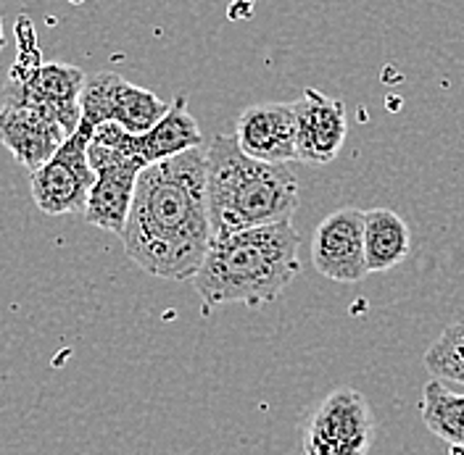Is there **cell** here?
I'll return each mask as SVG.
<instances>
[{
  "mask_svg": "<svg viewBox=\"0 0 464 455\" xmlns=\"http://www.w3.org/2000/svg\"><path fill=\"white\" fill-rule=\"evenodd\" d=\"M16 40H19V58L8 71V80L0 90L3 103L32 109L37 114L51 116L72 135L80 121V95L85 87V71L72 63H43L34 48V29L29 19L16 22Z\"/></svg>",
  "mask_w": 464,
  "mask_h": 455,
  "instance_id": "4",
  "label": "cell"
},
{
  "mask_svg": "<svg viewBox=\"0 0 464 455\" xmlns=\"http://www.w3.org/2000/svg\"><path fill=\"white\" fill-rule=\"evenodd\" d=\"M372 440V408L351 387L333 390L301 429L304 455H370Z\"/></svg>",
  "mask_w": 464,
  "mask_h": 455,
  "instance_id": "6",
  "label": "cell"
},
{
  "mask_svg": "<svg viewBox=\"0 0 464 455\" xmlns=\"http://www.w3.org/2000/svg\"><path fill=\"white\" fill-rule=\"evenodd\" d=\"M167 109L169 103H164L156 92L135 82H127L116 71L87 74L82 95H80V111L85 121H90L92 127L119 124L130 135L148 132L167 114Z\"/></svg>",
  "mask_w": 464,
  "mask_h": 455,
  "instance_id": "8",
  "label": "cell"
},
{
  "mask_svg": "<svg viewBox=\"0 0 464 455\" xmlns=\"http://www.w3.org/2000/svg\"><path fill=\"white\" fill-rule=\"evenodd\" d=\"M449 455H464V448H457V445H451V450Z\"/></svg>",
  "mask_w": 464,
  "mask_h": 455,
  "instance_id": "17",
  "label": "cell"
},
{
  "mask_svg": "<svg viewBox=\"0 0 464 455\" xmlns=\"http://www.w3.org/2000/svg\"><path fill=\"white\" fill-rule=\"evenodd\" d=\"M3 40H5V37H3V19H0V51H3Z\"/></svg>",
  "mask_w": 464,
  "mask_h": 455,
  "instance_id": "18",
  "label": "cell"
},
{
  "mask_svg": "<svg viewBox=\"0 0 464 455\" xmlns=\"http://www.w3.org/2000/svg\"><path fill=\"white\" fill-rule=\"evenodd\" d=\"M290 106L295 116V161L309 166L333 164L343 150L348 135L343 100L306 87Z\"/></svg>",
  "mask_w": 464,
  "mask_h": 455,
  "instance_id": "9",
  "label": "cell"
},
{
  "mask_svg": "<svg viewBox=\"0 0 464 455\" xmlns=\"http://www.w3.org/2000/svg\"><path fill=\"white\" fill-rule=\"evenodd\" d=\"M87 161L95 171L92 190L87 195V224L119 234L135 195L138 176L145 169L132 135L119 124H101L87 145Z\"/></svg>",
  "mask_w": 464,
  "mask_h": 455,
  "instance_id": "5",
  "label": "cell"
},
{
  "mask_svg": "<svg viewBox=\"0 0 464 455\" xmlns=\"http://www.w3.org/2000/svg\"><path fill=\"white\" fill-rule=\"evenodd\" d=\"M92 132L95 127L82 118L56 153L40 169L32 171V198L43 213H85L87 195L95 182V171L87 161V145L92 140Z\"/></svg>",
  "mask_w": 464,
  "mask_h": 455,
  "instance_id": "7",
  "label": "cell"
},
{
  "mask_svg": "<svg viewBox=\"0 0 464 455\" xmlns=\"http://www.w3.org/2000/svg\"><path fill=\"white\" fill-rule=\"evenodd\" d=\"M298 245L301 237L290 222L211 237L190 282L206 308L269 306L301 274Z\"/></svg>",
  "mask_w": 464,
  "mask_h": 455,
  "instance_id": "2",
  "label": "cell"
},
{
  "mask_svg": "<svg viewBox=\"0 0 464 455\" xmlns=\"http://www.w3.org/2000/svg\"><path fill=\"white\" fill-rule=\"evenodd\" d=\"M132 143H135V150L145 166L174 158L193 147H203L201 127L188 111L185 95H177L174 103H169L167 114L161 116L148 132L132 135Z\"/></svg>",
  "mask_w": 464,
  "mask_h": 455,
  "instance_id": "13",
  "label": "cell"
},
{
  "mask_svg": "<svg viewBox=\"0 0 464 455\" xmlns=\"http://www.w3.org/2000/svg\"><path fill=\"white\" fill-rule=\"evenodd\" d=\"M312 263L322 277L353 285L367 277L364 263V211L338 208L324 216L312 237Z\"/></svg>",
  "mask_w": 464,
  "mask_h": 455,
  "instance_id": "10",
  "label": "cell"
},
{
  "mask_svg": "<svg viewBox=\"0 0 464 455\" xmlns=\"http://www.w3.org/2000/svg\"><path fill=\"white\" fill-rule=\"evenodd\" d=\"M203 150L211 237L293 222L301 187L288 164L246 156L232 135H217Z\"/></svg>",
  "mask_w": 464,
  "mask_h": 455,
  "instance_id": "3",
  "label": "cell"
},
{
  "mask_svg": "<svg viewBox=\"0 0 464 455\" xmlns=\"http://www.w3.org/2000/svg\"><path fill=\"white\" fill-rule=\"evenodd\" d=\"M411 251V232L391 208L364 211V263L367 274L396 269Z\"/></svg>",
  "mask_w": 464,
  "mask_h": 455,
  "instance_id": "14",
  "label": "cell"
},
{
  "mask_svg": "<svg viewBox=\"0 0 464 455\" xmlns=\"http://www.w3.org/2000/svg\"><path fill=\"white\" fill-rule=\"evenodd\" d=\"M425 369L440 382L446 379L464 384V321L449 324L425 350Z\"/></svg>",
  "mask_w": 464,
  "mask_h": 455,
  "instance_id": "16",
  "label": "cell"
},
{
  "mask_svg": "<svg viewBox=\"0 0 464 455\" xmlns=\"http://www.w3.org/2000/svg\"><path fill=\"white\" fill-rule=\"evenodd\" d=\"M420 413L435 437L464 448V393H451L440 379H430L422 387Z\"/></svg>",
  "mask_w": 464,
  "mask_h": 455,
  "instance_id": "15",
  "label": "cell"
},
{
  "mask_svg": "<svg viewBox=\"0 0 464 455\" xmlns=\"http://www.w3.org/2000/svg\"><path fill=\"white\" fill-rule=\"evenodd\" d=\"M119 237L145 274L172 282L196 277L211 242L203 147L140 171Z\"/></svg>",
  "mask_w": 464,
  "mask_h": 455,
  "instance_id": "1",
  "label": "cell"
},
{
  "mask_svg": "<svg viewBox=\"0 0 464 455\" xmlns=\"http://www.w3.org/2000/svg\"><path fill=\"white\" fill-rule=\"evenodd\" d=\"M237 147L266 164L295 161V116L290 103H256L235 121Z\"/></svg>",
  "mask_w": 464,
  "mask_h": 455,
  "instance_id": "11",
  "label": "cell"
},
{
  "mask_svg": "<svg viewBox=\"0 0 464 455\" xmlns=\"http://www.w3.org/2000/svg\"><path fill=\"white\" fill-rule=\"evenodd\" d=\"M69 135L56 118L22 106H0V145L24 169H40Z\"/></svg>",
  "mask_w": 464,
  "mask_h": 455,
  "instance_id": "12",
  "label": "cell"
}]
</instances>
